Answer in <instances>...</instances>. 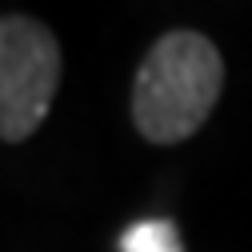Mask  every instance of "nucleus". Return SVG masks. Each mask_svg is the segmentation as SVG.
<instances>
[{
  "label": "nucleus",
  "mask_w": 252,
  "mask_h": 252,
  "mask_svg": "<svg viewBox=\"0 0 252 252\" xmlns=\"http://www.w3.org/2000/svg\"><path fill=\"white\" fill-rule=\"evenodd\" d=\"M224 92V60L220 48L192 32L176 28L156 40L132 80V124L148 144L188 140Z\"/></svg>",
  "instance_id": "nucleus-1"
},
{
  "label": "nucleus",
  "mask_w": 252,
  "mask_h": 252,
  "mask_svg": "<svg viewBox=\"0 0 252 252\" xmlns=\"http://www.w3.org/2000/svg\"><path fill=\"white\" fill-rule=\"evenodd\" d=\"M60 84V44L32 16H0V140H28Z\"/></svg>",
  "instance_id": "nucleus-2"
},
{
  "label": "nucleus",
  "mask_w": 252,
  "mask_h": 252,
  "mask_svg": "<svg viewBox=\"0 0 252 252\" xmlns=\"http://www.w3.org/2000/svg\"><path fill=\"white\" fill-rule=\"evenodd\" d=\"M120 252H180L172 220H140L120 236Z\"/></svg>",
  "instance_id": "nucleus-3"
}]
</instances>
